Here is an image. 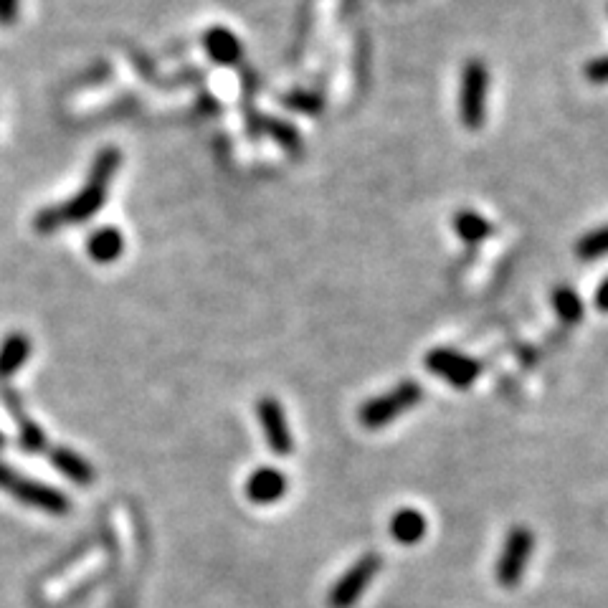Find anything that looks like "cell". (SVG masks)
<instances>
[{
    "mask_svg": "<svg viewBox=\"0 0 608 608\" xmlns=\"http://www.w3.org/2000/svg\"><path fill=\"white\" fill-rule=\"evenodd\" d=\"M120 163V150H117V147H104L97 158H94L87 185H84L74 198H69L64 206H49L36 213L33 226H36L38 234H51L56 228L66 226V223H82L89 221L92 216H97L104 208V201H107L109 180L114 178Z\"/></svg>",
    "mask_w": 608,
    "mask_h": 608,
    "instance_id": "1",
    "label": "cell"
},
{
    "mask_svg": "<svg viewBox=\"0 0 608 608\" xmlns=\"http://www.w3.org/2000/svg\"><path fill=\"white\" fill-rule=\"evenodd\" d=\"M421 398H424V391H421L416 380H403L393 391L363 403V408H360V424L365 429H383L386 424L396 421L401 413L416 408L421 403Z\"/></svg>",
    "mask_w": 608,
    "mask_h": 608,
    "instance_id": "2",
    "label": "cell"
},
{
    "mask_svg": "<svg viewBox=\"0 0 608 608\" xmlns=\"http://www.w3.org/2000/svg\"><path fill=\"white\" fill-rule=\"evenodd\" d=\"M487 94L489 69L479 59L467 61L462 69V87H459V117L467 130H482L487 120Z\"/></svg>",
    "mask_w": 608,
    "mask_h": 608,
    "instance_id": "3",
    "label": "cell"
},
{
    "mask_svg": "<svg viewBox=\"0 0 608 608\" xmlns=\"http://www.w3.org/2000/svg\"><path fill=\"white\" fill-rule=\"evenodd\" d=\"M532 550H535V535H532L530 527H512L510 535L505 538L500 560H497V581L502 586L515 588L520 583L522 573L532 558Z\"/></svg>",
    "mask_w": 608,
    "mask_h": 608,
    "instance_id": "4",
    "label": "cell"
},
{
    "mask_svg": "<svg viewBox=\"0 0 608 608\" xmlns=\"http://www.w3.org/2000/svg\"><path fill=\"white\" fill-rule=\"evenodd\" d=\"M426 368L434 375H439V378H444L446 383H451L454 388H469L474 380L479 378V373H482L479 360L449 348L431 350V353L426 355Z\"/></svg>",
    "mask_w": 608,
    "mask_h": 608,
    "instance_id": "5",
    "label": "cell"
},
{
    "mask_svg": "<svg viewBox=\"0 0 608 608\" xmlns=\"http://www.w3.org/2000/svg\"><path fill=\"white\" fill-rule=\"evenodd\" d=\"M380 570V558L378 555H365L360 558L353 568L335 583L330 593V606L332 608H350L360 596L365 593V588L370 586V581L375 578V573Z\"/></svg>",
    "mask_w": 608,
    "mask_h": 608,
    "instance_id": "6",
    "label": "cell"
},
{
    "mask_svg": "<svg viewBox=\"0 0 608 608\" xmlns=\"http://www.w3.org/2000/svg\"><path fill=\"white\" fill-rule=\"evenodd\" d=\"M256 416L261 421V429H264L266 441L272 446L274 454L289 456L292 454V431H289L287 416H284V408L277 398H259L256 403Z\"/></svg>",
    "mask_w": 608,
    "mask_h": 608,
    "instance_id": "7",
    "label": "cell"
},
{
    "mask_svg": "<svg viewBox=\"0 0 608 608\" xmlns=\"http://www.w3.org/2000/svg\"><path fill=\"white\" fill-rule=\"evenodd\" d=\"M11 494L16 497V500H21L23 505L51 512V515H66V512L71 510V502L64 492L49 487V484L33 482V479H26V477L18 479V484L13 487Z\"/></svg>",
    "mask_w": 608,
    "mask_h": 608,
    "instance_id": "8",
    "label": "cell"
},
{
    "mask_svg": "<svg viewBox=\"0 0 608 608\" xmlns=\"http://www.w3.org/2000/svg\"><path fill=\"white\" fill-rule=\"evenodd\" d=\"M287 477L279 469L261 467L246 482V497L256 505H272L287 494Z\"/></svg>",
    "mask_w": 608,
    "mask_h": 608,
    "instance_id": "9",
    "label": "cell"
},
{
    "mask_svg": "<svg viewBox=\"0 0 608 608\" xmlns=\"http://www.w3.org/2000/svg\"><path fill=\"white\" fill-rule=\"evenodd\" d=\"M87 251L97 264H112V261L120 259L122 251H125V236L112 226L99 228V231H94V234L89 236Z\"/></svg>",
    "mask_w": 608,
    "mask_h": 608,
    "instance_id": "10",
    "label": "cell"
},
{
    "mask_svg": "<svg viewBox=\"0 0 608 608\" xmlns=\"http://www.w3.org/2000/svg\"><path fill=\"white\" fill-rule=\"evenodd\" d=\"M203 44H206L208 56L221 66H231L241 59L239 38L228 31V28H211V31L206 33V38H203Z\"/></svg>",
    "mask_w": 608,
    "mask_h": 608,
    "instance_id": "11",
    "label": "cell"
},
{
    "mask_svg": "<svg viewBox=\"0 0 608 608\" xmlns=\"http://www.w3.org/2000/svg\"><path fill=\"white\" fill-rule=\"evenodd\" d=\"M31 355V340L23 332H11L0 345V378H11L26 365Z\"/></svg>",
    "mask_w": 608,
    "mask_h": 608,
    "instance_id": "12",
    "label": "cell"
},
{
    "mask_svg": "<svg viewBox=\"0 0 608 608\" xmlns=\"http://www.w3.org/2000/svg\"><path fill=\"white\" fill-rule=\"evenodd\" d=\"M51 462H54V467L59 469L61 474H66L71 482H76V484H92L94 482L92 464H89L87 459H82L79 454H74L71 449L56 446V449L51 451Z\"/></svg>",
    "mask_w": 608,
    "mask_h": 608,
    "instance_id": "13",
    "label": "cell"
},
{
    "mask_svg": "<svg viewBox=\"0 0 608 608\" xmlns=\"http://www.w3.org/2000/svg\"><path fill=\"white\" fill-rule=\"evenodd\" d=\"M426 517L418 510H401L391 520V535L401 545H413L426 535Z\"/></svg>",
    "mask_w": 608,
    "mask_h": 608,
    "instance_id": "14",
    "label": "cell"
},
{
    "mask_svg": "<svg viewBox=\"0 0 608 608\" xmlns=\"http://www.w3.org/2000/svg\"><path fill=\"white\" fill-rule=\"evenodd\" d=\"M456 234L462 236L467 244H479V241L489 239L492 236V223L484 216H479L477 211H459L454 218Z\"/></svg>",
    "mask_w": 608,
    "mask_h": 608,
    "instance_id": "15",
    "label": "cell"
},
{
    "mask_svg": "<svg viewBox=\"0 0 608 608\" xmlns=\"http://www.w3.org/2000/svg\"><path fill=\"white\" fill-rule=\"evenodd\" d=\"M553 307L560 315V320H565L568 325L578 322L583 317V302L576 292L570 287H558L553 292Z\"/></svg>",
    "mask_w": 608,
    "mask_h": 608,
    "instance_id": "16",
    "label": "cell"
},
{
    "mask_svg": "<svg viewBox=\"0 0 608 608\" xmlns=\"http://www.w3.org/2000/svg\"><path fill=\"white\" fill-rule=\"evenodd\" d=\"M576 251L581 259H598V256L608 254V226L596 228V231L583 236V239L578 241Z\"/></svg>",
    "mask_w": 608,
    "mask_h": 608,
    "instance_id": "17",
    "label": "cell"
},
{
    "mask_svg": "<svg viewBox=\"0 0 608 608\" xmlns=\"http://www.w3.org/2000/svg\"><path fill=\"white\" fill-rule=\"evenodd\" d=\"M21 441H23V446H26L28 451H41L46 446L44 431L38 429L36 424H31V421H23Z\"/></svg>",
    "mask_w": 608,
    "mask_h": 608,
    "instance_id": "18",
    "label": "cell"
},
{
    "mask_svg": "<svg viewBox=\"0 0 608 608\" xmlns=\"http://www.w3.org/2000/svg\"><path fill=\"white\" fill-rule=\"evenodd\" d=\"M588 82L593 84H606L608 82V56H598V59L588 61L586 69H583Z\"/></svg>",
    "mask_w": 608,
    "mask_h": 608,
    "instance_id": "19",
    "label": "cell"
},
{
    "mask_svg": "<svg viewBox=\"0 0 608 608\" xmlns=\"http://www.w3.org/2000/svg\"><path fill=\"white\" fill-rule=\"evenodd\" d=\"M18 18V0H0V26H13Z\"/></svg>",
    "mask_w": 608,
    "mask_h": 608,
    "instance_id": "20",
    "label": "cell"
},
{
    "mask_svg": "<svg viewBox=\"0 0 608 608\" xmlns=\"http://www.w3.org/2000/svg\"><path fill=\"white\" fill-rule=\"evenodd\" d=\"M596 307L601 312H608V277L603 279L601 287H598V292H596Z\"/></svg>",
    "mask_w": 608,
    "mask_h": 608,
    "instance_id": "21",
    "label": "cell"
},
{
    "mask_svg": "<svg viewBox=\"0 0 608 608\" xmlns=\"http://www.w3.org/2000/svg\"><path fill=\"white\" fill-rule=\"evenodd\" d=\"M114 608H127V603L125 601H117V603H114Z\"/></svg>",
    "mask_w": 608,
    "mask_h": 608,
    "instance_id": "22",
    "label": "cell"
}]
</instances>
